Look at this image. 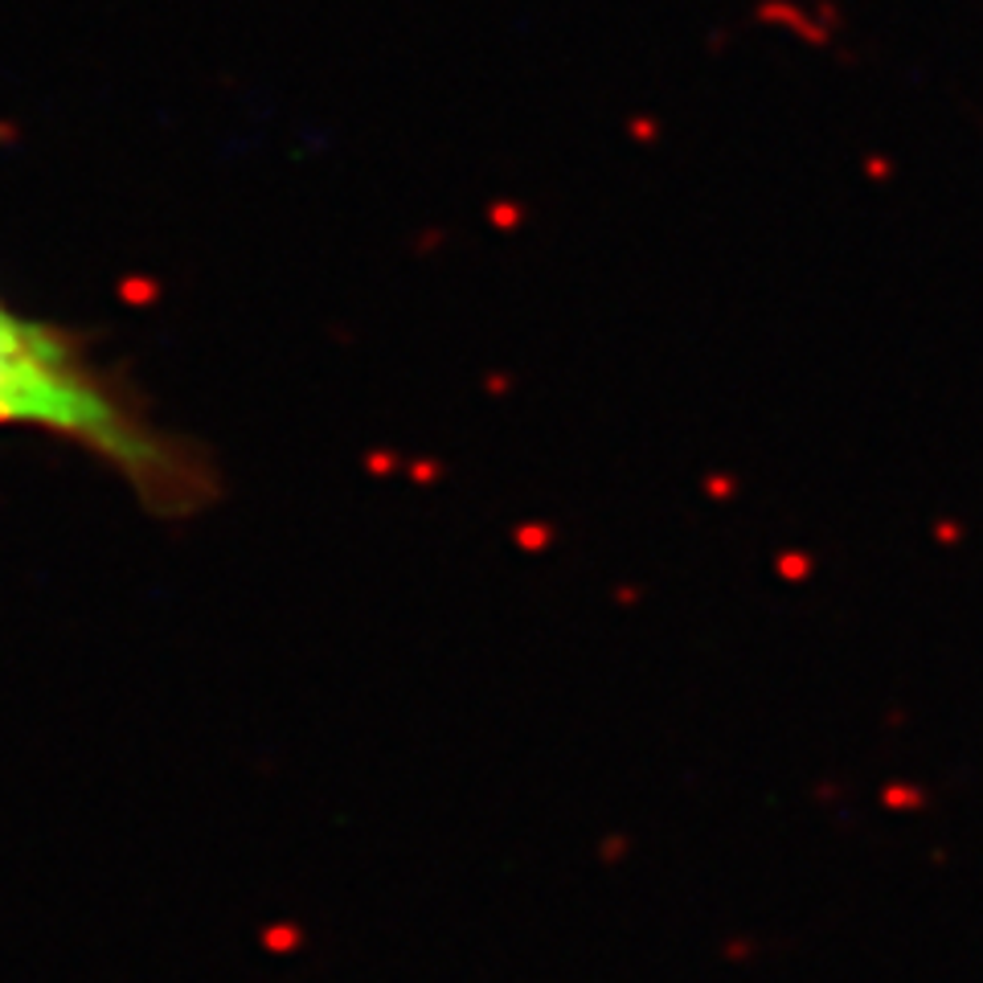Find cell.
<instances>
[{"instance_id": "cell-1", "label": "cell", "mask_w": 983, "mask_h": 983, "mask_svg": "<svg viewBox=\"0 0 983 983\" xmlns=\"http://www.w3.org/2000/svg\"><path fill=\"white\" fill-rule=\"evenodd\" d=\"M0 426H37L115 468L164 516L214 496V471L185 438L160 431L79 341L0 304Z\"/></svg>"}]
</instances>
